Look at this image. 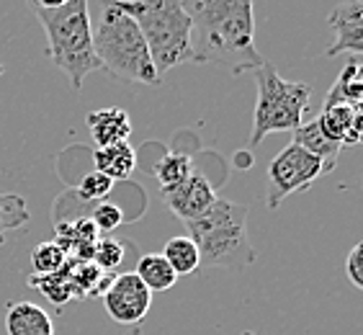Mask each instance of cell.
<instances>
[{
    "instance_id": "d4e9b609",
    "label": "cell",
    "mask_w": 363,
    "mask_h": 335,
    "mask_svg": "<svg viewBox=\"0 0 363 335\" xmlns=\"http://www.w3.org/2000/svg\"><path fill=\"white\" fill-rule=\"evenodd\" d=\"M111 189H113L111 178H106V175L98 173V170H91V173L83 175V181L77 183V199L85 204H98L111 194Z\"/></svg>"
},
{
    "instance_id": "9a60e30c",
    "label": "cell",
    "mask_w": 363,
    "mask_h": 335,
    "mask_svg": "<svg viewBox=\"0 0 363 335\" xmlns=\"http://www.w3.org/2000/svg\"><path fill=\"white\" fill-rule=\"evenodd\" d=\"M93 170L104 173L106 178L116 181H126L129 175L134 173L137 168V153L132 150L129 142H119V145H108V147H96L93 153Z\"/></svg>"
},
{
    "instance_id": "d6986e66",
    "label": "cell",
    "mask_w": 363,
    "mask_h": 335,
    "mask_svg": "<svg viewBox=\"0 0 363 335\" xmlns=\"http://www.w3.org/2000/svg\"><path fill=\"white\" fill-rule=\"evenodd\" d=\"M28 284L34 289H39L52 304H57V307H62V304H67V302L77 297L75 284H72V279H70V260H67V265H65L62 271L49 273V276H31Z\"/></svg>"
},
{
    "instance_id": "7a4b0ae2",
    "label": "cell",
    "mask_w": 363,
    "mask_h": 335,
    "mask_svg": "<svg viewBox=\"0 0 363 335\" xmlns=\"http://www.w3.org/2000/svg\"><path fill=\"white\" fill-rule=\"evenodd\" d=\"M28 8L44 26L52 65L67 75L72 91L77 93L91 72L104 70L93 49L88 0H65V3L31 0Z\"/></svg>"
},
{
    "instance_id": "4316f807",
    "label": "cell",
    "mask_w": 363,
    "mask_h": 335,
    "mask_svg": "<svg viewBox=\"0 0 363 335\" xmlns=\"http://www.w3.org/2000/svg\"><path fill=\"white\" fill-rule=\"evenodd\" d=\"M361 258H363V245L356 243L353 248H350L348 258H345V273H348L350 284H353L356 289H363V263H361Z\"/></svg>"
},
{
    "instance_id": "4fadbf2b",
    "label": "cell",
    "mask_w": 363,
    "mask_h": 335,
    "mask_svg": "<svg viewBox=\"0 0 363 335\" xmlns=\"http://www.w3.org/2000/svg\"><path fill=\"white\" fill-rule=\"evenodd\" d=\"M88 132H91L96 147H108L119 145V142L129 140L132 134V119L124 109H98L85 116Z\"/></svg>"
},
{
    "instance_id": "ba28073f",
    "label": "cell",
    "mask_w": 363,
    "mask_h": 335,
    "mask_svg": "<svg viewBox=\"0 0 363 335\" xmlns=\"http://www.w3.org/2000/svg\"><path fill=\"white\" fill-rule=\"evenodd\" d=\"M108 317L121 325H140L152 307V292L132 273H113L111 284L104 294Z\"/></svg>"
},
{
    "instance_id": "8fae6325",
    "label": "cell",
    "mask_w": 363,
    "mask_h": 335,
    "mask_svg": "<svg viewBox=\"0 0 363 335\" xmlns=\"http://www.w3.org/2000/svg\"><path fill=\"white\" fill-rule=\"evenodd\" d=\"M322 134L328 140L337 142L340 147H356L361 142V129H363V114L361 106L350 104H328L322 106L320 116H317Z\"/></svg>"
},
{
    "instance_id": "f546056e",
    "label": "cell",
    "mask_w": 363,
    "mask_h": 335,
    "mask_svg": "<svg viewBox=\"0 0 363 335\" xmlns=\"http://www.w3.org/2000/svg\"><path fill=\"white\" fill-rule=\"evenodd\" d=\"M129 335H142V333H137V330H134V333H129Z\"/></svg>"
},
{
    "instance_id": "cb8c5ba5",
    "label": "cell",
    "mask_w": 363,
    "mask_h": 335,
    "mask_svg": "<svg viewBox=\"0 0 363 335\" xmlns=\"http://www.w3.org/2000/svg\"><path fill=\"white\" fill-rule=\"evenodd\" d=\"M126 256V243L116 238H98L96 251H93V263L104 273H113V268H119L121 260Z\"/></svg>"
},
{
    "instance_id": "f1b7e54d",
    "label": "cell",
    "mask_w": 363,
    "mask_h": 335,
    "mask_svg": "<svg viewBox=\"0 0 363 335\" xmlns=\"http://www.w3.org/2000/svg\"><path fill=\"white\" fill-rule=\"evenodd\" d=\"M3 72H6V65L0 62V77H3Z\"/></svg>"
},
{
    "instance_id": "e0dca14e",
    "label": "cell",
    "mask_w": 363,
    "mask_h": 335,
    "mask_svg": "<svg viewBox=\"0 0 363 335\" xmlns=\"http://www.w3.org/2000/svg\"><path fill=\"white\" fill-rule=\"evenodd\" d=\"M134 276L145 284L150 292H168V289H173V284L178 281V276H175V271L168 265V260L162 258L160 253H147V256H142L140 260H137V271H134Z\"/></svg>"
},
{
    "instance_id": "5bb4252c",
    "label": "cell",
    "mask_w": 363,
    "mask_h": 335,
    "mask_svg": "<svg viewBox=\"0 0 363 335\" xmlns=\"http://www.w3.org/2000/svg\"><path fill=\"white\" fill-rule=\"evenodd\" d=\"M8 335H55V322L34 302H13L6 312Z\"/></svg>"
},
{
    "instance_id": "3957f363",
    "label": "cell",
    "mask_w": 363,
    "mask_h": 335,
    "mask_svg": "<svg viewBox=\"0 0 363 335\" xmlns=\"http://www.w3.org/2000/svg\"><path fill=\"white\" fill-rule=\"evenodd\" d=\"M91 31L93 49H96L98 62L106 72H111L113 77H124L129 83H160L140 26L121 11L116 0L98 3L96 16L91 13Z\"/></svg>"
},
{
    "instance_id": "6da1fadb",
    "label": "cell",
    "mask_w": 363,
    "mask_h": 335,
    "mask_svg": "<svg viewBox=\"0 0 363 335\" xmlns=\"http://www.w3.org/2000/svg\"><path fill=\"white\" fill-rule=\"evenodd\" d=\"M194 62L219 65L232 75L258 72L266 60L255 49V8L250 0H189Z\"/></svg>"
},
{
    "instance_id": "44dd1931",
    "label": "cell",
    "mask_w": 363,
    "mask_h": 335,
    "mask_svg": "<svg viewBox=\"0 0 363 335\" xmlns=\"http://www.w3.org/2000/svg\"><path fill=\"white\" fill-rule=\"evenodd\" d=\"M152 173H155V178H157V183H160V191L173 189V186L183 183L194 173V163H191L189 155L181 153V150H168V153L157 160Z\"/></svg>"
},
{
    "instance_id": "277c9868",
    "label": "cell",
    "mask_w": 363,
    "mask_h": 335,
    "mask_svg": "<svg viewBox=\"0 0 363 335\" xmlns=\"http://www.w3.org/2000/svg\"><path fill=\"white\" fill-rule=\"evenodd\" d=\"M119 3V0H116ZM129 18L137 21L147 44L157 77L183 62H194L191 55V18L178 0H134L119 3Z\"/></svg>"
},
{
    "instance_id": "2e32d148",
    "label": "cell",
    "mask_w": 363,
    "mask_h": 335,
    "mask_svg": "<svg viewBox=\"0 0 363 335\" xmlns=\"http://www.w3.org/2000/svg\"><path fill=\"white\" fill-rule=\"evenodd\" d=\"M294 145H299L301 150H307L309 155H315L317 160L325 165V173H330V170H335L337 165V158H340V150L342 147L337 145V142L328 140L325 134H322L320 124H317L315 119L312 121H304V124L299 126V129H294Z\"/></svg>"
},
{
    "instance_id": "30bf717a",
    "label": "cell",
    "mask_w": 363,
    "mask_h": 335,
    "mask_svg": "<svg viewBox=\"0 0 363 335\" xmlns=\"http://www.w3.org/2000/svg\"><path fill=\"white\" fill-rule=\"evenodd\" d=\"M330 28L335 31V42L325 52L328 57H335L340 52H350L353 57H361L363 52V0H350L337 6L330 13Z\"/></svg>"
},
{
    "instance_id": "7402d4cb",
    "label": "cell",
    "mask_w": 363,
    "mask_h": 335,
    "mask_svg": "<svg viewBox=\"0 0 363 335\" xmlns=\"http://www.w3.org/2000/svg\"><path fill=\"white\" fill-rule=\"evenodd\" d=\"M28 207L26 199L18 194H0V243L6 240L8 232L21 230L28 222Z\"/></svg>"
},
{
    "instance_id": "7c38bea8",
    "label": "cell",
    "mask_w": 363,
    "mask_h": 335,
    "mask_svg": "<svg viewBox=\"0 0 363 335\" xmlns=\"http://www.w3.org/2000/svg\"><path fill=\"white\" fill-rule=\"evenodd\" d=\"M98 230L93 227L91 219H77V222H60L57 224V238L55 243L60 245L67 256V260H93V251L98 243Z\"/></svg>"
},
{
    "instance_id": "9c48e42d",
    "label": "cell",
    "mask_w": 363,
    "mask_h": 335,
    "mask_svg": "<svg viewBox=\"0 0 363 335\" xmlns=\"http://www.w3.org/2000/svg\"><path fill=\"white\" fill-rule=\"evenodd\" d=\"M162 199L168 204V209L178 219H183V224H189L206 214L219 196L209 183V178L199 173V170H194L183 183H178L173 189H162Z\"/></svg>"
},
{
    "instance_id": "5b68a950",
    "label": "cell",
    "mask_w": 363,
    "mask_h": 335,
    "mask_svg": "<svg viewBox=\"0 0 363 335\" xmlns=\"http://www.w3.org/2000/svg\"><path fill=\"white\" fill-rule=\"evenodd\" d=\"M186 227L189 238L199 248L201 265L242 271L255 260V251L247 238V207L242 204L217 199L206 214Z\"/></svg>"
},
{
    "instance_id": "484cf974",
    "label": "cell",
    "mask_w": 363,
    "mask_h": 335,
    "mask_svg": "<svg viewBox=\"0 0 363 335\" xmlns=\"http://www.w3.org/2000/svg\"><path fill=\"white\" fill-rule=\"evenodd\" d=\"M88 219L93 222V227L98 230V235L108 238L116 227L124 224V212H121V207H116V204H111V202H98L96 207H93V212H91Z\"/></svg>"
},
{
    "instance_id": "603a6c76",
    "label": "cell",
    "mask_w": 363,
    "mask_h": 335,
    "mask_svg": "<svg viewBox=\"0 0 363 335\" xmlns=\"http://www.w3.org/2000/svg\"><path fill=\"white\" fill-rule=\"evenodd\" d=\"M67 265V256L60 245L52 240V243L36 245L34 253H31V268H34V276H49V273L62 271Z\"/></svg>"
},
{
    "instance_id": "8992f818",
    "label": "cell",
    "mask_w": 363,
    "mask_h": 335,
    "mask_svg": "<svg viewBox=\"0 0 363 335\" xmlns=\"http://www.w3.org/2000/svg\"><path fill=\"white\" fill-rule=\"evenodd\" d=\"M312 88L301 80H284L273 65L258 70V104L252 114L250 147H258L273 132H294L304 124Z\"/></svg>"
},
{
    "instance_id": "52a82bcc",
    "label": "cell",
    "mask_w": 363,
    "mask_h": 335,
    "mask_svg": "<svg viewBox=\"0 0 363 335\" xmlns=\"http://www.w3.org/2000/svg\"><path fill=\"white\" fill-rule=\"evenodd\" d=\"M320 175H325V165L317 160L315 155H309L299 145L289 142L268 165L266 207L268 209H279L284 199H289L291 194H299V191H307Z\"/></svg>"
},
{
    "instance_id": "ac0fdd59",
    "label": "cell",
    "mask_w": 363,
    "mask_h": 335,
    "mask_svg": "<svg viewBox=\"0 0 363 335\" xmlns=\"http://www.w3.org/2000/svg\"><path fill=\"white\" fill-rule=\"evenodd\" d=\"M361 93H363V80H361V60L350 57L348 65L340 70L335 85L328 93V104H350L361 106Z\"/></svg>"
},
{
    "instance_id": "ffe728a7",
    "label": "cell",
    "mask_w": 363,
    "mask_h": 335,
    "mask_svg": "<svg viewBox=\"0 0 363 335\" xmlns=\"http://www.w3.org/2000/svg\"><path fill=\"white\" fill-rule=\"evenodd\" d=\"M162 258L168 260V265L175 271V276H189V273L199 271L201 265V256H199V248L194 245V240L186 235V238H170L165 243V251L160 253Z\"/></svg>"
},
{
    "instance_id": "83f0119b",
    "label": "cell",
    "mask_w": 363,
    "mask_h": 335,
    "mask_svg": "<svg viewBox=\"0 0 363 335\" xmlns=\"http://www.w3.org/2000/svg\"><path fill=\"white\" fill-rule=\"evenodd\" d=\"M235 165L242 168V170H245V168H250L252 165V155L250 153H238V155H235Z\"/></svg>"
},
{
    "instance_id": "4dcf8cb0",
    "label": "cell",
    "mask_w": 363,
    "mask_h": 335,
    "mask_svg": "<svg viewBox=\"0 0 363 335\" xmlns=\"http://www.w3.org/2000/svg\"><path fill=\"white\" fill-rule=\"evenodd\" d=\"M242 335H255V333H242Z\"/></svg>"
}]
</instances>
